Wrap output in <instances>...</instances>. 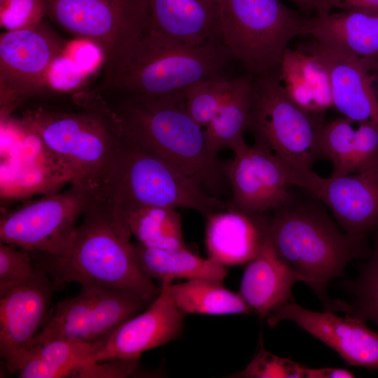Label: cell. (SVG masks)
I'll return each mask as SVG.
<instances>
[{
    "label": "cell",
    "mask_w": 378,
    "mask_h": 378,
    "mask_svg": "<svg viewBox=\"0 0 378 378\" xmlns=\"http://www.w3.org/2000/svg\"><path fill=\"white\" fill-rule=\"evenodd\" d=\"M18 122L68 165L74 175L71 185L101 201L123 135L99 92L76 93L64 104H34L20 112Z\"/></svg>",
    "instance_id": "1"
},
{
    "label": "cell",
    "mask_w": 378,
    "mask_h": 378,
    "mask_svg": "<svg viewBox=\"0 0 378 378\" xmlns=\"http://www.w3.org/2000/svg\"><path fill=\"white\" fill-rule=\"evenodd\" d=\"M127 225L101 202H92L57 255L30 252L56 290L69 284L94 285L152 300L160 292L136 259Z\"/></svg>",
    "instance_id": "2"
},
{
    "label": "cell",
    "mask_w": 378,
    "mask_h": 378,
    "mask_svg": "<svg viewBox=\"0 0 378 378\" xmlns=\"http://www.w3.org/2000/svg\"><path fill=\"white\" fill-rule=\"evenodd\" d=\"M102 96L125 138L197 179L210 193L220 191L224 166L210 152L204 128L187 111L183 91Z\"/></svg>",
    "instance_id": "3"
},
{
    "label": "cell",
    "mask_w": 378,
    "mask_h": 378,
    "mask_svg": "<svg viewBox=\"0 0 378 378\" xmlns=\"http://www.w3.org/2000/svg\"><path fill=\"white\" fill-rule=\"evenodd\" d=\"M267 216L268 234L279 254L321 302L324 311L341 312L342 301L327 295L349 262L370 256L365 239L347 234L322 208L292 200Z\"/></svg>",
    "instance_id": "4"
},
{
    "label": "cell",
    "mask_w": 378,
    "mask_h": 378,
    "mask_svg": "<svg viewBox=\"0 0 378 378\" xmlns=\"http://www.w3.org/2000/svg\"><path fill=\"white\" fill-rule=\"evenodd\" d=\"M231 58L218 39L190 45L148 29L116 71L96 89L106 94L150 96L181 92L222 74Z\"/></svg>",
    "instance_id": "5"
},
{
    "label": "cell",
    "mask_w": 378,
    "mask_h": 378,
    "mask_svg": "<svg viewBox=\"0 0 378 378\" xmlns=\"http://www.w3.org/2000/svg\"><path fill=\"white\" fill-rule=\"evenodd\" d=\"M100 202L126 224L132 212L146 207L185 208L206 216L228 206L197 179L124 136Z\"/></svg>",
    "instance_id": "6"
},
{
    "label": "cell",
    "mask_w": 378,
    "mask_h": 378,
    "mask_svg": "<svg viewBox=\"0 0 378 378\" xmlns=\"http://www.w3.org/2000/svg\"><path fill=\"white\" fill-rule=\"evenodd\" d=\"M304 20L281 0H220V40L253 76L279 73Z\"/></svg>",
    "instance_id": "7"
},
{
    "label": "cell",
    "mask_w": 378,
    "mask_h": 378,
    "mask_svg": "<svg viewBox=\"0 0 378 378\" xmlns=\"http://www.w3.org/2000/svg\"><path fill=\"white\" fill-rule=\"evenodd\" d=\"M323 113H309L286 93L279 73L253 76L247 130L255 144L281 158L291 169H313L325 158L321 146Z\"/></svg>",
    "instance_id": "8"
},
{
    "label": "cell",
    "mask_w": 378,
    "mask_h": 378,
    "mask_svg": "<svg viewBox=\"0 0 378 378\" xmlns=\"http://www.w3.org/2000/svg\"><path fill=\"white\" fill-rule=\"evenodd\" d=\"M42 1L55 24L99 49L103 80L116 71L148 29L146 0Z\"/></svg>",
    "instance_id": "9"
},
{
    "label": "cell",
    "mask_w": 378,
    "mask_h": 378,
    "mask_svg": "<svg viewBox=\"0 0 378 378\" xmlns=\"http://www.w3.org/2000/svg\"><path fill=\"white\" fill-rule=\"evenodd\" d=\"M92 202L86 192L71 185L64 192L48 193L1 211L0 241L30 252L60 255Z\"/></svg>",
    "instance_id": "10"
},
{
    "label": "cell",
    "mask_w": 378,
    "mask_h": 378,
    "mask_svg": "<svg viewBox=\"0 0 378 378\" xmlns=\"http://www.w3.org/2000/svg\"><path fill=\"white\" fill-rule=\"evenodd\" d=\"M152 301L125 291L81 285L77 295L57 303L52 316L28 348L57 339L104 341Z\"/></svg>",
    "instance_id": "11"
},
{
    "label": "cell",
    "mask_w": 378,
    "mask_h": 378,
    "mask_svg": "<svg viewBox=\"0 0 378 378\" xmlns=\"http://www.w3.org/2000/svg\"><path fill=\"white\" fill-rule=\"evenodd\" d=\"M64 49V41L41 21L1 34V108L4 115L43 92L50 71Z\"/></svg>",
    "instance_id": "12"
},
{
    "label": "cell",
    "mask_w": 378,
    "mask_h": 378,
    "mask_svg": "<svg viewBox=\"0 0 378 378\" xmlns=\"http://www.w3.org/2000/svg\"><path fill=\"white\" fill-rule=\"evenodd\" d=\"M290 186L322 202L349 235L365 239L378 231V160L357 172L323 177L289 168Z\"/></svg>",
    "instance_id": "13"
},
{
    "label": "cell",
    "mask_w": 378,
    "mask_h": 378,
    "mask_svg": "<svg viewBox=\"0 0 378 378\" xmlns=\"http://www.w3.org/2000/svg\"><path fill=\"white\" fill-rule=\"evenodd\" d=\"M233 159L224 166L232 192L231 204L251 214H265L293 200L289 168L267 149L245 141L233 148Z\"/></svg>",
    "instance_id": "14"
},
{
    "label": "cell",
    "mask_w": 378,
    "mask_h": 378,
    "mask_svg": "<svg viewBox=\"0 0 378 378\" xmlns=\"http://www.w3.org/2000/svg\"><path fill=\"white\" fill-rule=\"evenodd\" d=\"M30 277L0 289V356L10 373L43 327L55 286L36 267Z\"/></svg>",
    "instance_id": "15"
},
{
    "label": "cell",
    "mask_w": 378,
    "mask_h": 378,
    "mask_svg": "<svg viewBox=\"0 0 378 378\" xmlns=\"http://www.w3.org/2000/svg\"><path fill=\"white\" fill-rule=\"evenodd\" d=\"M273 328L290 321L335 351L349 365L378 370V331L360 320L305 309L288 302L266 318Z\"/></svg>",
    "instance_id": "16"
},
{
    "label": "cell",
    "mask_w": 378,
    "mask_h": 378,
    "mask_svg": "<svg viewBox=\"0 0 378 378\" xmlns=\"http://www.w3.org/2000/svg\"><path fill=\"white\" fill-rule=\"evenodd\" d=\"M186 315L160 286L148 307L118 326L86 363L111 358L139 360L145 351L180 337Z\"/></svg>",
    "instance_id": "17"
},
{
    "label": "cell",
    "mask_w": 378,
    "mask_h": 378,
    "mask_svg": "<svg viewBox=\"0 0 378 378\" xmlns=\"http://www.w3.org/2000/svg\"><path fill=\"white\" fill-rule=\"evenodd\" d=\"M316 57L330 80L333 107L354 122L378 125V96L366 63L313 39L298 48Z\"/></svg>",
    "instance_id": "18"
},
{
    "label": "cell",
    "mask_w": 378,
    "mask_h": 378,
    "mask_svg": "<svg viewBox=\"0 0 378 378\" xmlns=\"http://www.w3.org/2000/svg\"><path fill=\"white\" fill-rule=\"evenodd\" d=\"M268 237L267 216L251 214L231 204L206 215L205 246L209 258L224 266L245 265Z\"/></svg>",
    "instance_id": "19"
},
{
    "label": "cell",
    "mask_w": 378,
    "mask_h": 378,
    "mask_svg": "<svg viewBox=\"0 0 378 378\" xmlns=\"http://www.w3.org/2000/svg\"><path fill=\"white\" fill-rule=\"evenodd\" d=\"M298 281L297 273L268 234L258 253L245 265L238 293L252 312L265 319L281 305L293 302L292 289Z\"/></svg>",
    "instance_id": "20"
},
{
    "label": "cell",
    "mask_w": 378,
    "mask_h": 378,
    "mask_svg": "<svg viewBox=\"0 0 378 378\" xmlns=\"http://www.w3.org/2000/svg\"><path fill=\"white\" fill-rule=\"evenodd\" d=\"M303 35L331 48L378 64V13L340 10L305 18Z\"/></svg>",
    "instance_id": "21"
},
{
    "label": "cell",
    "mask_w": 378,
    "mask_h": 378,
    "mask_svg": "<svg viewBox=\"0 0 378 378\" xmlns=\"http://www.w3.org/2000/svg\"><path fill=\"white\" fill-rule=\"evenodd\" d=\"M146 1L149 29L190 45L220 40V0Z\"/></svg>",
    "instance_id": "22"
},
{
    "label": "cell",
    "mask_w": 378,
    "mask_h": 378,
    "mask_svg": "<svg viewBox=\"0 0 378 378\" xmlns=\"http://www.w3.org/2000/svg\"><path fill=\"white\" fill-rule=\"evenodd\" d=\"M12 156L1 167V199L51 193L74 175L68 165L39 141L36 148Z\"/></svg>",
    "instance_id": "23"
},
{
    "label": "cell",
    "mask_w": 378,
    "mask_h": 378,
    "mask_svg": "<svg viewBox=\"0 0 378 378\" xmlns=\"http://www.w3.org/2000/svg\"><path fill=\"white\" fill-rule=\"evenodd\" d=\"M104 341L88 342L77 339H57L26 349L17 368L20 378L74 377L88 363Z\"/></svg>",
    "instance_id": "24"
},
{
    "label": "cell",
    "mask_w": 378,
    "mask_h": 378,
    "mask_svg": "<svg viewBox=\"0 0 378 378\" xmlns=\"http://www.w3.org/2000/svg\"><path fill=\"white\" fill-rule=\"evenodd\" d=\"M142 270L161 284H172L175 279H205L223 282L226 267L210 258H203L186 248L162 249L132 243Z\"/></svg>",
    "instance_id": "25"
},
{
    "label": "cell",
    "mask_w": 378,
    "mask_h": 378,
    "mask_svg": "<svg viewBox=\"0 0 378 378\" xmlns=\"http://www.w3.org/2000/svg\"><path fill=\"white\" fill-rule=\"evenodd\" d=\"M253 76L249 74L232 78L230 90L218 110L204 127L206 143L216 157L232 150L244 140L251 110Z\"/></svg>",
    "instance_id": "26"
},
{
    "label": "cell",
    "mask_w": 378,
    "mask_h": 378,
    "mask_svg": "<svg viewBox=\"0 0 378 378\" xmlns=\"http://www.w3.org/2000/svg\"><path fill=\"white\" fill-rule=\"evenodd\" d=\"M160 286L186 314L223 316L253 313L239 293L225 288L223 282L193 279Z\"/></svg>",
    "instance_id": "27"
},
{
    "label": "cell",
    "mask_w": 378,
    "mask_h": 378,
    "mask_svg": "<svg viewBox=\"0 0 378 378\" xmlns=\"http://www.w3.org/2000/svg\"><path fill=\"white\" fill-rule=\"evenodd\" d=\"M176 208L150 206L132 212L127 224L132 236L151 248L178 249L188 248L183 238L181 214Z\"/></svg>",
    "instance_id": "28"
},
{
    "label": "cell",
    "mask_w": 378,
    "mask_h": 378,
    "mask_svg": "<svg viewBox=\"0 0 378 378\" xmlns=\"http://www.w3.org/2000/svg\"><path fill=\"white\" fill-rule=\"evenodd\" d=\"M374 246L369 260L359 268L356 279L348 284L352 299L345 302L342 312L378 327V231L374 234Z\"/></svg>",
    "instance_id": "29"
},
{
    "label": "cell",
    "mask_w": 378,
    "mask_h": 378,
    "mask_svg": "<svg viewBox=\"0 0 378 378\" xmlns=\"http://www.w3.org/2000/svg\"><path fill=\"white\" fill-rule=\"evenodd\" d=\"M354 122L342 116L325 122L322 127L321 146L325 158L332 164V176L354 173L356 148Z\"/></svg>",
    "instance_id": "30"
},
{
    "label": "cell",
    "mask_w": 378,
    "mask_h": 378,
    "mask_svg": "<svg viewBox=\"0 0 378 378\" xmlns=\"http://www.w3.org/2000/svg\"><path fill=\"white\" fill-rule=\"evenodd\" d=\"M232 78L222 74L197 81L183 90L187 111L202 127L211 120L230 90Z\"/></svg>",
    "instance_id": "31"
},
{
    "label": "cell",
    "mask_w": 378,
    "mask_h": 378,
    "mask_svg": "<svg viewBox=\"0 0 378 378\" xmlns=\"http://www.w3.org/2000/svg\"><path fill=\"white\" fill-rule=\"evenodd\" d=\"M307 367L287 358L276 356L262 346L242 370L232 378H306Z\"/></svg>",
    "instance_id": "32"
},
{
    "label": "cell",
    "mask_w": 378,
    "mask_h": 378,
    "mask_svg": "<svg viewBox=\"0 0 378 378\" xmlns=\"http://www.w3.org/2000/svg\"><path fill=\"white\" fill-rule=\"evenodd\" d=\"M36 270L30 251L0 241V289L31 276Z\"/></svg>",
    "instance_id": "33"
},
{
    "label": "cell",
    "mask_w": 378,
    "mask_h": 378,
    "mask_svg": "<svg viewBox=\"0 0 378 378\" xmlns=\"http://www.w3.org/2000/svg\"><path fill=\"white\" fill-rule=\"evenodd\" d=\"M45 15L42 0H1V21L9 30L34 25Z\"/></svg>",
    "instance_id": "34"
},
{
    "label": "cell",
    "mask_w": 378,
    "mask_h": 378,
    "mask_svg": "<svg viewBox=\"0 0 378 378\" xmlns=\"http://www.w3.org/2000/svg\"><path fill=\"white\" fill-rule=\"evenodd\" d=\"M139 360L111 358L84 364L76 370V378H126L139 369Z\"/></svg>",
    "instance_id": "35"
},
{
    "label": "cell",
    "mask_w": 378,
    "mask_h": 378,
    "mask_svg": "<svg viewBox=\"0 0 378 378\" xmlns=\"http://www.w3.org/2000/svg\"><path fill=\"white\" fill-rule=\"evenodd\" d=\"M316 15L328 14L334 9L378 13V0H311Z\"/></svg>",
    "instance_id": "36"
},
{
    "label": "cell",
    "mask_w": 378,
    "mask_h": 378,
    "mask_svg": "<svg viewBox=\"0 0 378 378\" xmlns=\"http://www.w3.org/2000/svg\"><path fill=\"white\" fill-rule=\"evenodd\" d=\"M354 374L346 369L339 368H309L307 367L306 378H351Z\"/></svg>",
    "instance_id": "37"
},
{
    "label": "cell",
    "mask_w": 378,
    "mask_h": 378,
    "mask_svg": "<svg viewBox=\"0 0 378 378\" xmlns=\"http://www.w3.org/2000/svg\"><path fill=\"white\" fill-rule=\"evenodd\" d=\"M300 10L304 11L311 10V0H289Z\"/></svg>",
    "instance_id": "38"
},
{
    "label": "cell",
    "mask_w": 378,
    "mask_h": 378,
    "mask_svg": "<svg viewBox=\"0 0 378 378\" xmlns=\"http://www.w3.org/2000/svg\"><path fill=\"white\" fill-rule=\"evenodd\" d=\"M370 71L372 75L374 86L378 96V64L370 67Z\"/></svg>",
    "instance_id": "39"
}]
</instances>
